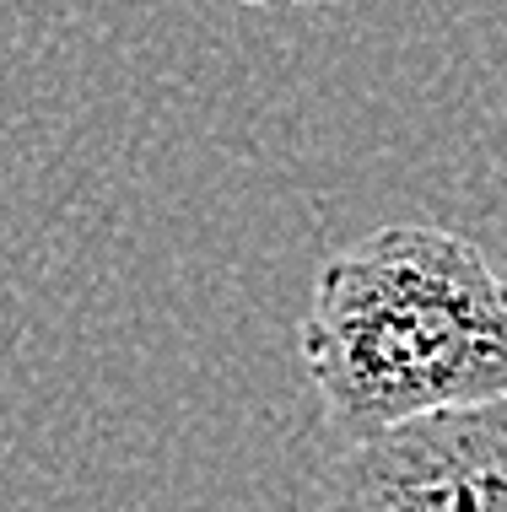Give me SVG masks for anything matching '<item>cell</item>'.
Returning a JSON list of instances; mask_svg holds the SVG:
<instances>
[{"instance_id": "1", "label": "cell", "mask_w": 507, "mask_h": 512, "mask_svg": "<svg viewBox=\"0 0 507 512\" xmlns=\"http://www.w3.org/2000/svg\"><path fill=\"white\" fill-rule=\"evenodd\" d=\"M346 442L507 399V275L448 227H378L324 259L297 324Z\"/></svg>"}, {"instance_id": "3", "label": "cell", "mask_w": 507, "mask_h": 512, "mask_svg": "<svg viewBox=\"0 0 507 512\" xmlns=\"http://www.w3.org/2000/svg\"><path fill=\"white\" fill-rule=\"evenodd\" d=\"M238 6H324V0H238Z\"/></svg>"}, {"instance_id": "2", "label": "cell", "mask_w": 507, "mask_h": 512, "mask_svg": "<svg viewBox=\"0 0 507 512\" xmlns=\"http://www.w3.org/2000/svg\"><path fill=\"white\" fill-rule=\"evenodd\" d=\"M313 512H507V399L346 442Z\"/></svg>"}]
</instances>
